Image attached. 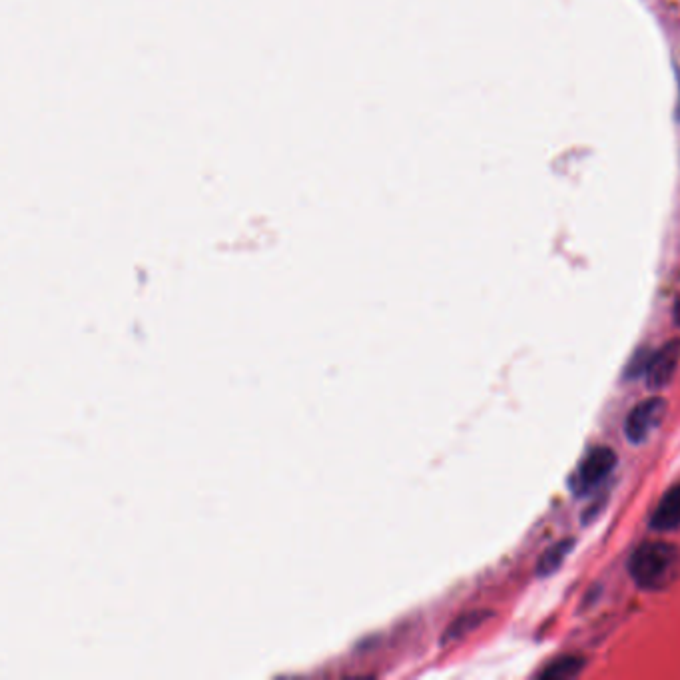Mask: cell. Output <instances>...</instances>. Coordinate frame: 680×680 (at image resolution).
Wrapping results in <instances>:
<instances>
[{"mask_svg":"<svg viewBox=\"0 0 680 680\" xmlns=\"http://www.w3.org/2000/svg\"><path fill=\"white\" fill-rule=\"evenodd\" d=\"M585 669V659L581 657H563L553 661L543 673H539V679L543 680H569L575 679Z\"/></svg>","mask_w":680,"mask_h":680,"instance_id":"obj_7","label":"cell"},{"mask_svg":"<svg viewBox=\"0 0 680 680\" xmlns=\"http://www.w3.org/2000/svg\"><path fill=\"white\" fill-rule=\"evenodd\" d=\"M679 118H680V104H679Z\"/></svg>","mask_w":680,"mask_h":680,"instance_id":"obj_10","label":"cell"},{"mask_svg":"<svg viewBox=\"0 0 680 680\" xmlns=\"http://www.w3.org/2000/svg\"><path fill=\"white\" fill-rule=\"evenodd\" d=\"M575 543H577V541L571 539V537L553 543V545L541 555V559H539V563H537V575H539V577H549V575H553L555 571H559V567L563 565V561L567 559V555L573 551Z\"/></svg>","mask_w":680,"mask_h":680,"instance_id":"obj_6","label":"cell"},{"mask_svg":"<svg viewBox=\"0 0 680 680\" xmlns=\"http://www.w3.org/2000/svg\"><path fill=\"white\" fill-rule=\"evenodd\" d=\"M680 361V340L669 341L661 351L651 355L649 367L645 371L647 383L653 391L667 387L679 367Z\"/></svg>","mask_w":680,"mask_h":680,"instance_id":"obj_4","label":"cell"},{"mask_svg":"<svg viewBox=\"0 0 680 680\" xmlns=\"http://www.w3.org/2000/svg\"><path fill=\"white\" fill-rule=\"evenodd\" d=\"M651 527L657 531H673L680 527V485L673 487L653 513Z\"/></svg>","mask_w":680,"mask_h":680,"instance_id":"obj_5","label":"cell"},{"mask_svg":"<svg viewBox=\"0 0 680 680\" xmlns=\"http://www.w3.org/2000/svg\"><path fill=\"white\" fill-rule=\"evenodd\" d=\"M667 409V401L663 397H649L641 401L625 421V435L631 443H643L651 437V433L659 427Z\"/></svg>","mask_w":680,"mask_h":680,"instance_id":"obj_2","label":"cell"},{"mask_svg":"<svg viewBox=\"0 0 680 680\" xmlns=\"http://www.w3.org/2000/svg\"><path fill=\"white\" fill-rule=\"evenodd\" d=\"M629 571L641 589H667L679 577L680 551L675 545L665 541L645 543L633 553Z\"/></svg>","mask_w":680,"mask_h":680,"instance_id":"obj_1","label":"cell"},{"mask_svg":"<svg viewBox=\"0 0 680 680\" xmlns=\"http://www.w3.org/2000/svg\"><path fill=\"white\" fill-rule=\"evenodd\" d=\"M617 465V453L611 447H597L593 449L585 461L581 463L579 471H577V483L575 489L585 493L591 491L593 487L601 485L609 473L615 469Z\"/></svg>","mask_w":680,"mask_h":680,"instance_id":"obj_3","label":"cell"},{"mask_svg":"<svg viewBox=\"0 0 680 680\" xmlns=\"http://www.w3.org/2000/svg\"><path fill=\"white\" fill-rule=\"evenodd\" d=\"M489 617H491L489 611H471V613L461 615V617H459L457 621H453L451 627L445 631L443 641H457V639L465 637L467 633H471V631H475L477 627H481Z\"/></svg>","mask_w":680,"mask_h":680,"instance_id":"obj_8","label":"cell"},{"mask_svg":"<svg viewBox=\"0 0 680 680\" xmlns=\"http://www.w3.org/2000/svg\"><path fill=\"white\" fill-rule=\"evenodd\" d=\"M673 314H675V324L680 328V296L679 300H677V304H675V312H673Z\"/></svg>","mask_w":680,"mask_h":680,"instance_id":"obj_9","label":"cell"}]
</instances>
